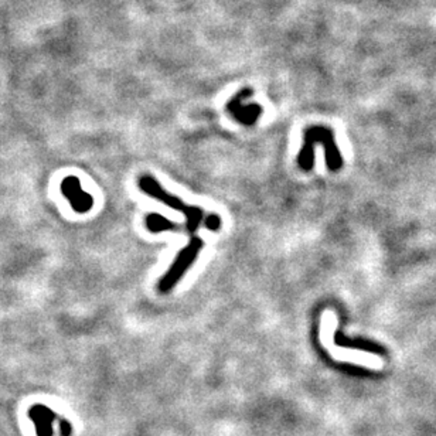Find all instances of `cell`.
Here are the masks:
<instances>
[{
    "instance_id": "52a82bcc",
    "label": "cell",
    "mask_w": 436,
    "mask_h": 436,
    "mask_svg": "<svg viewBox=\"0 0 436 436\" xmlns=\"http://www.w3.org/2000/svg\"><path fill=\"white\" fill-rule=\"evenodd\" d=\"M29 417L34 422L38 436H51V422L54 420L51 409L45 405H33L29 411Z\"/></svg>"
},
{
    "instance_id": "8992f818",
    "label": "cell",
    "mask_w": 436,
    "mask_h": 436,
    "mask_svg": "<svg viewBox=\"0 0 436 436\" xmlns=\"http://www.w3.org/2000/svg\"><path fill=\"white\" fill-rule=\"evenodd\" d=\"M227 109H228V112H231L232 117L238 122H241L243 125H247V126H252L256 122V119L259 118V115L263 114V108H261L256 104L250 105V106H243L241 95L234 98L228 104Z\"/></svg>"
},
{
    "instance_id": "9c48e42d",
    "label": "cell",
    "mask_w": 436,
    "mask_h": 436,
    "mask_svg": "<svg viewBox=\"0 0 436 436\" xmlns=\"http://www.w3.org/2000/svg\"><path fill=\"white\" fill-rule=\"evenodd\" d=\"M204 226H206L207 230H210L213 232H217L218 230L221 228V218H220V215L208 214L206 217V220H204Z\"/></svg>"
},
{
    "instance_id": "ba28073f",
    "label": "cell",
    "mask_w": 436,
    "mask_h": 436,
    "mask_svg": "<svg viewBox=\"0 0 436 436\" xmlns=\"http://www.w3.org/2000/svg\"><path fill=\"white\" fill-rule=\"evenodd\" d=\"M146 228L150 231V232H165V231H173L174 228H178V226L174 224L173 221H170L169 218L163 217L162 214H158V213H154V214H149L146 217Z\"/></svg>"
},
{
    "instance_id": "277c9868",
    "label": "cell",
    "mask_w": 436,
    "mask_h": 436,
    "mask_svg": "<svg viewBox=\"0 0 436 436\" xmlns=\"http://www.w3.org/2000/svg\"><path fill=\"white\" fill-rule=\"evenodd\" d=\"M204 243L200 237L193 235L190 243L179 252L176 259L173 261V264L165 274V276L159 282V291L162 293L170 292L174 287L178 285V282L184 276V274L190 269V267L194 264V261L197 259Z\"/></svg>"
},
{
    "instance_id": "3957f363",
    "label": "cell",
    "mask_w": 436,
    "mask_h": 436,
    "mask_svg": "<svg viewBox=\"0 0 436 436\" xmlns=\"http://www.w3.org/2000/svg\"><path fill=\"white\" fill-rule=\"evenodd\" d=\"M138 184H139V189L145 194L150 195L152 199H156V200L162 202L163 204L169 206L170 208L184 214L186 218H187V223H186L187 231L190 234L197 232V230H199V227H200V224L203 221V218H204V213H203V210L200 207L189 206V204L183 203L178 197V195H173V194L167 193L160 186V183L155 178L149 176V174H143V176H141L139 180H138Z\"/></svg>"
},
{
    "instance_id": "7a4b0ae2",
    "label": "cell",
    "mask_w": 436,
    "mask_h": 436,
    "mask_svg": "<svg viewBox=\"0 0 436 436\" xmlns=\"http://www.w3.org/2000/svg\"><path fill=\"white\" fill-rule=\"evenodd\" d=\"M337 319L333 313H327L324 317V326L322 330V340L326 346L327 350L332 354L333 359L337 361L344 363H353L370 370H381L384 367V360L376 353H370L364 350H359V348H350V347H339L335 343V333H336Z\"/></svg>"
},
{
    "instance_id": "5b68a950",
    "label": "cell",
    "mask_w": 436,
    "mask_h": 436,
    "mask_svg": "<svg viewBox=\"0 0 436 436\" xmlns=\"http://www.w3.org/2000/svg\"><path fill=\"white\" fill-rule=\"evenodd\" d=\"M61 190H62V194L70 202L74 211L86 213L93 208L94 206L93 195L82 190L81 182L77 178L71 176V178L64 179L61 183Z\"/></svg>"
},
{
    "instance_id": "6da1fadb",
    "label": "cell",
    "mask_w": 436,
    "mask_h": 436,
    "mask_svg": "<svg viewBox=\"0 0 436 436\" xmlns=\"http://www.w3.org/2000/svg\"><path fill=\"white\" fill-rule=\"evenodd\" d=\"M323 145L326 163L330 170H337L341 167V156L335 143L333 132L329 128L312 126L304 130V143L298 156V165L302 170L309 171L313 167L315 160V145Z\"/></svg>"
}]
</instances>
